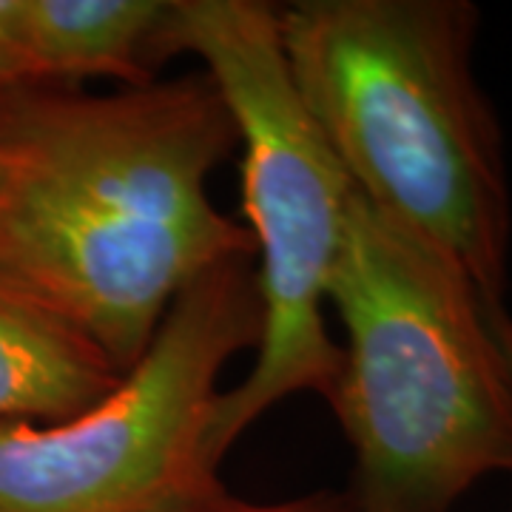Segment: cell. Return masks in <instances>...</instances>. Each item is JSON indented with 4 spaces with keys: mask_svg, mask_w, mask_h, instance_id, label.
<instances>
[{
    "mask_svg": "<svg viewBox=\"0 0 512 512\" xmlns=\"http://www.w3.org/2000/svg\"><path fill=\"white\" fill-rule=\"evenodd\" d=\"M234 146L205 74L114 94L3 92L0 276L69 319L123 373L197 279L254 256L245 225L208 194Z\"/></svg>",
    "mask_w": 512,
    "mask_h": 512,
    "instance_id": "1",
    "label": "cell"
},
{
    "mask_svg": "<svg viewBox=\"0 0 512 512\" xmlns=\"http://www.w3.org/2000/svg\"><path fill=\"white\" fill-rule=\"evenodd\" d=\"M293 86L353 191L504 305L512 208L464 0H293L276 9Z\"/></svg>",
    "mask_w": 512,
    "mask_h": 512,
    "instance_id": "2",
    "label": "cell"
},
{
    "mask_svg": "<svg viewBox=\"0 0 512 512\" xmlns=\"http://www.w3.org/2000/svg\"><path fill=\"white\" fill-rule=\"evenodd\" d=\"M328 302L345 328L330 407L356 458L350 512H450L512 473L498 305L356 191Z\"/></svg>",
    "mask_w": 512,
    "mask_h": 512,
    "instance_id": "3",
    "label": "cell"
},
{
    "mask_svg": "<svg viewBox=\"0 0 512 512\" xmlns=\"http://www.w3.org/2000/svg\"><path fill=\"white\" fill-rule=\"evenodd\" d=\"M163 52H188L222 97L242 146V211L256 256L259 339L248 376L222 390L211 450L225 453L296 393L333 396L342 350L325 322L348 231L345 168L293 86L276 6L262 0H171Z\"/></svg>",
    "mask_w": 512,
    "mask_h": 512,
    "instance_id": "4",
    "label": "cell"
},
{
    "mask_svg": "<svg viewBox=\"0 0 512 512\" xmlns=\"http://www.w3.org/2000/svg\"><path fill=\"white\" fill-rule=\"evenodd\" d=\"M256 339L254 268L231 259L103 399L52 424L0 421V512H191L228 495L211 450L220 373Z\"/></svg>",
    "mask_w": 512,
    "mask_h": 512,
    "instance_id": "5",
    "label": "cell"
},
{
    "mask_svg": "<svg viewBox=\"0 0 512 512\" xmlns=\"http://www.w3.org/2000/svg\"><path fill=\"white\" fill-rule=\"evenodd\" d=\"M171 0H0V49L20 86L154 83Z\"/></svg>",
    "mask_w": 512,
    "mask_h": 512,
    "instance_id": "6",
    "label": "cell"
},
{
    "mask_svg": "<svg viewBox=\"0 0 512 512\" xmlns=\"http://www.w3.org/2000/svg\"><path fill=\"white\" fill-rule=\"evenodd\" d=\"M117 379L120 370L86 333L0 276V421L69 419Z\"/></svg>",
    "mask_w": 512,
    "mask_h": 512,
    "instance_id": "7",
    "label": "cell"
},
{
    "mask_svg": "<svg viewBox=\"0 0 512 512\" xmlns=\"http://www.w3.org/2000/svg\"><path fill=\"white\" fill-rule=\"evenodd\" d=\"M191 512H350L348 493H313L276 504H251L234 495H222L217 501Z\"/></svg>",
    "mask_w": 512,
    "mask_h": 512,
    "instance_id": "8",
    "label": "cell"
},
{
    "mask_svg": "<svg viewBox=\"0 0 512 512\" xmlns=\"http://www.w3.org/2000/svg\"><path fill=\"white\" fill-rule=\"evenodd\" d=\"M493 325H495L498 342H501V350H504V356H507V365H510V373H512V316H510V311L504 308V305L493 308Z\"/></svg>",
    "mask_w": 512,
    "mask_h": 512,
    "instance_id": "9",
    "label": "cell"
},
{
    "mask_svg": "<svg viewBox=\"0 0 512 512\" xmlns=\"http://www.w3.org/2000/svg\"><path fill=\"white\" fill-rule=\"evenodd\" d=\"M18 74L12 69V63H9V57L6 52L0 49V94L9 92V89H18Z\"/></svg>",
    "mask_w": 512,
    "mask_h": 512,
    "instance_id": "10",
    "label": "cell"
}]
</instances>
